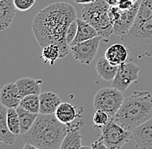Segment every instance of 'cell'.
I'll return each instance as SVG.
<instances>
[{
    "label": "cell",
    "instance_id": "12",
    "mask_svg": "<svg viewBox=\"0 0 152 149\" xmlns=\"http://www.w3.org/2000/svg\"><path fill=\"white\" fill-rule=\"evenodd\" d=\"M132 134L136 148L152 149V118L135 128Z\"/></svg>",
    "mask_w": 152,
    "mask_h": 149
},
{
    "label": "cell",
    "instance_id": "35",
    "mask_svg": "<svg viewBox=\"0 0 152 149\" xmlns=\"http://www.w3.org/2000/svg\"><path fill=\"white\" fill-rule=\"evenodd\" d=\"M131 1H132L133 3H136V2H137L138 0H131Z\"/></svg>",
    "mask_w": 152,
    "mask_h": 149
},
{
    "label": "cell",
    "instance_id": "25",
    "mask_svg": "<svg viewBox=\"0 0 152 149\" xmlns=\"http://www.w3.org/2000/svg\"><path fill=\"white\" fill-rule=\"evenodd\" d=\"M7 124L10 130L16 135H21V127L18 113L15 108H7Z\"/></svg>",
    "mask_w": 152,
    "mask_h": 149
},
{
    "label": "cell",
    "instance_id": "17",
    "mask_svg": "<svg viewBox=\"0 0 152 149\" xmlns=\"http://www.w3.org/2000/svg\"><path fill=\"white\" fill-rule=\"evenodd\" d=\"M14 0H0V28L4 30L10 27L16 16Z\"/></svg>",
    "mask_w": 152,
    "mask_h": 149
},
{
    "label": "cell",
    "instance_id": "16",
    "mask_svg": "<svg viewBox=\"0 0 152 149\" xmlns=\"http://www.w3.org/2000/svg\"><path fill=\"white\" fill-rule=\"evenodd\" d=\"M40 97V113L39 114H55L61 103L60 97L56 92H45L39 95Z\"/></svg>",
    "mask_w": 152,
    "mask_h": 149
},
{
    "label": "cell",
    "instance_id": "8",
    "mask_svg": "<svg viewBox=\"0 0 152 149\" xmlns=\"http://www.w3.org/2000/svg\"><path fill=\"white\" fill-rule=\"evenodd\" d=\"M139 73L140 67L136 63L125 61L118 65V72L112 81V86L124 92L131 84L138 81Z\"/></svg>",
    "mask_w": 152,
    "mask_h": 149
},
{
    "label": "cell",
    "instance_id": "32",
    "mask_svg": "<svg viewBox=\"0 0 152 149\" xmlns=\"http://www.w3.org/2000/svg\"><path fill=\"white\" fill-rule=\"evenodd\" d=\"M96 0H75L76 4H91L94 3Z\"/></svg>",
    "mask_w": 152,
    "mask_h": 149
},
{
    "label": "cell",
    "instance_id": "33",
    "mask_svg": "<svg viewBox=\"0 0 152 149\" xmlns=\"http://www.w3.org/2000/svg\"><path fill=\"white\" fill-rule=\"evenodd\" d=\"M105 1L111 7H114V6L118 5V1L119 0H105Z\"/></svg>",
    "mask_w": 152,
    "mask_h": 149
},
{
    "label": "cell",
    "instance_id": "21",
    "mask_svg": "<svg viewBox=\"0 0 152 149\" xmlns=\"http://www.w3.org/2000/svg\"><path fill=\"white\" fill-rule=\"evenodd\" d=\"M15 134L10 130L7 124V108L3 104L0 105V141L7 144L13 145L16 137Z\"/></svg>",
    "mask_w": 152,
    "mask_h": 149
},
{
    "label": "cell",
    "instance_id": "4",
    "mask_svg": "<svg viewBox=\"0 0 152 149\" xmlns=\"http://www.w3.org/2000/svg\"><path fill=\"white\" fill-rule=\"evenodd\" d=\"M120 40L135 57L141 59L152 56V15L142 20H136Z\"/></svg>",
    "mask_w": 152,
    "mask_h": 149
},
{
    "label": "cell",
    "instance_id": "34",
    "mask_svg": "<svg viewBox=\"0 0 152 149\" xmlns=\"http://www.w3.org/2000/svg\"><path fill=\"white\" fill-rule=\"evenodd\" d=\"M23 149H38L35 145L31 144V143H25V145L23 146Z\"/></svg>",
    "mask_w": 152,
    "mask_h": 149
},
{
    "label": "cell",
    "instance_id": "28",
    "mask_svg": "<svg viewBox=\"0 0 152 149\" xmlns=\"http://www.w3.org/2000/svg\"><path fill=\"white\" fill-rule=\"evenodd\" d=\"M78 30V23H77V19L72 22L70 26L68 27V29L66 31V42L69 46H71L72 42L74 41L75 38L77 34Z\"/></svg>",
    "mask_w": 152,
    "mask_h": 149
},
{
    "label": "cell",
    "instance_id": "31",
    "mask_svg": "<svg viewBox=\"0 0 152 149\" xmlns=\"http://www.w3.org/2000/svg\"><path fill=\"white\" fill-rule=\"evenodd\" d=\"M134 3L131 0H119L118 1V8L122 10H126V9H131L133 6Z\"/></svg>",
    "mask_w": 152,
    "mask_h": 149
},
{
    "label": "cell",
    "instance_id": "5",
    "mask_svg": "<svg viewBox=\"0 0 152 149\" xmlns=\"http://www.w3.org/2000/svg\"><path fill=\"white\" fill-rule=\"evenodd\" d=\"M110 5L105 0H96L94 3L84 4L81 9L82 19L94 26L101 40L108 42L113 34V25L109 17Z\"/></svg>",
    "mask_w": 152,
    "mask_h": 149
},
{
    "label": "cell",
    "instance_id": "30",
    "mask_svg": "<svg viewBox=\"0 0 152 149\" xmlns=\"http://www.w3.org/2000/svg\"><path fill=\"white\" fill-rule=\"evenodd\" d=\"M90 148L93 149H99V148H102V149H106V146H105V144H104V140H103V138H102V136L100 135L99 138H98V140H96L94 142H93V144L90 146Z\"/></svg>",
    "mask_w": 152,
    "mask_h": 149
},
{
    "label": "cell",
    "instance_id": "24",
    "mask_svg": "<svg viewBox=\"0 0 152 149\" xmlns=\"http://www.w3.org/2000/svg\"><path fill=\"white\" fill-rule=\"evenodd\" d=\"M20 106L29 112L40 113V97L37 94H30L23 97L20 102Z\"/></svg>",
    "mask_w": 152,
    "mask_h": 149
},
{
    "label": "cell",
    "instance_id": "6",
    "mask_svg": "<svg viewBox=\"0 0 152 149\" xmlns=\"http://www.w3.org/2000/svg\"><path fill=\"white\" fill-rule=\"evenodd\" d=\"M123 92L118 89L112 87L101 88L95 94L94 98V110H101L108 113L111 116H114L123 103Z\"/></svg>",
    "mask_w": 152,
    "mask_h": 149
},
{
    "label": "cell",
    "instance_id": "29",
    "mask_svg": "<svg viewBox=\"0 0 152 149\" xmlns=\"http://www.w3.org/2000/svg\"><path fill=\"white\" fill-rule=\"evenodd\" d=\"M121 13H122V9H119L118 6H114V7H111L110 6V9H109V17H110V20H111L113 25L119 19L120 16H121Z\"/></svg>",
    "mask_w": 152,
    "mask_h": 149
},
{
    "label": "cell",
    "instance_id": "15",
    "mask_svg": "<svg viewBox=\"0 0 152 149\" xmlns=\"http://www.w3.org/2000/svg\"><path fill=\"white\" fill-rule=\"evenodd\" d=\"M129 56V49L124 44L115 43L108 47L104 53V57L114 65H119L125 62Z\"/></svg>",
    "mask_w": 152,
    "mask_h": 149
},
{
    "label": "cell",
    "instance_id": "27",
    "mask_svg": "<svg viewBox=\"0 0 152 149\" xmlns=\"http://www.w3.org/2000/svg\"><path fill=\"white\" fill-rule=\"evenodd\" d=\"M37 0H14V4L18 10L27 11L34 6Z\"/></svg>",
    "mask_w": 152,
    "mask_h": 149
},
{
    "label": "cell",
    "instance_id": "13",
    "mask_svg": "<svg viewBox=\"0 0 152 149\" xmlns=\"http://www.w3.org/2000/svg\"><path fill=\"white\" fill-rule=\"evenodd\" d=\"M84 112L82 107H78L71 102H61L55 112L56 118L64 124H69L78 118H81Z\"/></svg>",
    "mask_w": 152,
    "mask_h": 149
},
{
    "label": "cell",
    "instance_id": "26",
    "mask_svg": "<svg viewBox=\"0 0 152 149\" xmlns=\"http://www.w3.org/2000/svg\"><path fill=\"white\" fill-rule=\"evenodd\" d=\"M112 116L106 113L104 110H96L94 116V125L95 129H100L102 127H104L105 124H107L110 120H111Z\"/></svg>",
    "mask_w": 152,
    "mask_h": 149
},
{
    "label": "cell",
    "instance_id": "11",
    "mask_svg": "<svg viewBox=\"0 0 152 149\" xmlns=\"http://www.w3.org/2000/svg\"><path fill=\"white\" fill-rule=\"evenodd\" d=\"M67 125L69 126V130L62 141L60 149L83 148L84 146L81 142L82 136L80 130L84 126V121H82L80 118H78Z\"/></svg>",
    "mask_w": 152,
    "mask_h": 149
},
{
    "label": "cell",
    "instance_id": "20",
    "mask_svg": "<svg viewBox=\"0 0 152 149\" xmlns=\"http://www.w3.org/2000/svg\"><path fill=\"white\" fill-rule=\"evenodd\" d=\"M77 23H78L77 34H76L75 38L74 41L72 42L71 46L87 41V40H91V39L99 36L98 31L95 29L94 27L92 26L87 22H86L85 20L77 18Z\"/></svg>",
    "mask_w": 152,
    "mask_h": 149
},
{
    "label": "cell",
    "instance_id": "23",
    "mask_svg": "<svg viewBox=\"0 0 152 149\" xmlns=\"http://www.w3.org/2000/svg\"><path fill=\"white\" fill-rule=\"evenodd\" d=\"M40 58L43 60L44 63H49L50 65H54L57 59L60 58V47L56 44H49L42 47Z\"/></svg>",
    "mask_w": 152,
    "mask_h": 149
},
{
    "label": "cell",
    "instance_id": "7",
    "mask_svg": "<svg viewBox=\"0 0 152 149\" xmlns=\"http://www.w3.org/2000/svg\"><path fill=\"white\" fill-rule=\"evenodd\" d=\"M101 136L108 149H119L133 138L132 131L127 130L111 118L101 128Z\"/></svg>",
    "mask_w": 152,
    "mask_h": 149
},
{
    "label": "cell",
    "instance_id": "9",
    "mask_svg": "<svg viewBox=\"0 0 152 149\" xmlns=\"http://www.w3.org/2000/svg\"><path fill=\"white\" fill-rule=\"evenodd\" d=\"M100 41L101 37L98 36L91 40H87L71 46V52L75 60L81 64L90 65L97 55Z\"/></svg>",
    "mask_w": 152,
    "mask_h": 149
},
{
    "label": "cell",
    "instance_id": "2",
    "mask_svg": "<svg viewBox=\"0 0 152 149\" xmlns=\"http://www.w3.org/2000/svg\"><path fill=\"white\" fill-rule=\"evenodd\" d=\"M68 130L69 126L59 121L55 114H38L30 129L22 134V140L38 149H59Z\"/></svg>",
    "mask_w": 152,
    "mask_h": 149
},
{
    "label": "cell",
    "instance_id": "19",
    "mask_svg": "<svg viewBox=\"0 0 152 149\" xmlns=\"http://www.w3.org/2000/svg\"><path fill=\"white\" fill-rule=\"evenodd\" d=\"M95 69L99 78L105 81H113L118 72V65L111 64L105 57H99L96 60Z\"/></svg>",
    "mask_w": 152,
    "mask_h": 149
},
{
    "label": "cell",
    "instance_id": "18",
    "mask_svg": "<svg viewBox=\"0 0 152 149\" xmlns=\"http://www.w3.org/2000/svg\"><path fill=\"white\" fill-rule=\"evenodd\" d=\"M22 97L30 94H41V85L43 84L42 79H35L32 78H21L16 81Z\"/></svg>",
    "mask_w": 152,
    "mask_h": 149
},
{
    "label": "cell",
    "instance_id": "1",
    "mask_svg": "<svg viewBox=\"0 0 152 149\" xmlns=\"http://www.w3.org/2000/svg\"><path fill=\"white\" fill-rule=\"evenodd\" d=\"M76 19L75 8L65 2H56L41 9L32 22L33 34L39 46L56 44L60 47V58H65L69 54L66 31Z\"/></svg>",
    "mask_w": 152,
    "mask_h": 149
},
{
    "label": "cell",
    "instance_id": "3",
    "mask_svg": "<svg viewBox=\"0 0 152 149\" xmlns=\"http://www.w3.org/2000/svg\"><path fill=\"white\" fill-rule=\"evenodd\" d=\"M152 118V93L149 91H134L124 98L121 107L112 119L127 130L132 131Z\"/></svg>",
    "mask_w": 152,
    "mask_h": 149
},
{
    "label": "cell",
    "instance_id": "10",
    "mask_svg": "<svg viewBox=\"0 0 152 149\" xmlns=\"http://www.w3.org/2000/svg\"><path fill=\"white\" fill-rule=\"evenodd\" d=\"M140 4H141V0H138L137 2L134 3L133 6L131 9L122 10L119 19L113 24L114 35L122 36L126 33H128V31L132 28L135 23Z\"/></svg>",
    "mask_w": 152,
    "mask_h": 149
},
{
    "label": "cell",
    "instance_id": "14",
    "mask_svg": "<svg viewBox=\"0 0 152 149\" xmlns=\"http://www.w3.org/2000/svg\"><path fill=\"white\" fill-rule=\"evenodd\" d=\"M23 97L19 92L18 87L15 83H7L2 88L0 92V102L1 104L6 108L17 109L20 105Z\"/></svg>",
    "mask_w": 152,
    "mask_h": 149
},
{
    "label": "cell",
    "instance_id": "22",
    "mask_svg": "<svg viewBox=\"0 0 152 149\" xmlns=\"http://www.w3.org/2000/svg\"><path fill=\"white\" fill-rule=\"evenodd\" d=\"M17 111L18 113L19 116L20 127H21V135H22L30 129V128L33 126L34 122L37 117L38 114H35V113L28 111L20 105L17 108Z\"/></svg>",
    "mask_w": 152,
    "mask_h": 149
},
{
    "label": "cell",
    "instance_id": "36",
    "mask_svg": "<svg viewBox=\"0 0 152 149\" xmlns=\"http://www.w3.org/2000/svg\"><path fill=\"white\" fill-rule=\"evenodd\" d=\"M73 1H75V0H73Z\"/></svg>",
    "mask_w": 152,
    "mask_h": 149
}]
</instances>
